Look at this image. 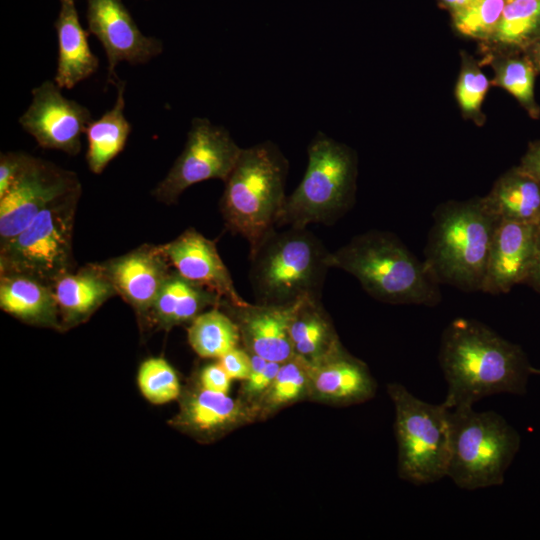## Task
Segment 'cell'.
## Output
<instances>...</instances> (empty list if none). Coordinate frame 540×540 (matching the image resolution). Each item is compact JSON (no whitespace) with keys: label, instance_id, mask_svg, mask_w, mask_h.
I'll return each instance as SVG.
<instances>
[{"label":"cell","instance_id":"obj_1","mask_svg":"<svg viewBox=\"0 0 540 540\" xmlns=\"http://www.w3.org/2000/svg\"><path fill=\"white\" fill-rule=\"evenodd\" d=\"M438 361L447 383L448 409L473 406L496 394L524 395L534 368L518 344L487 325L456 318L444 329Z\"/></svg>","mask_w":540,"mask_h":540},{"label":"cell","instance_id":"obj_2","mask_svg":"<svg viewBox=\"0 0 540 540\" xmlns=\"http://www.w3.org/2000/svg\"><path fill=\"white\" fill-rule=\"evenodd\" d=\"M327 263L354 276L374 299L396 305L436 306L440 284L393 233L370 230L329 252Z\"/></svg>","mask_w":540,"mask_h":540},{"label":"cell","instance_id":"obj_3","mask_svg":"<svg viewBox=\"0 0 540 540\" xmlns=\"http://www.w3.org/2000/svg\"><path fill=\"white\" fill-rule=\"evenodd\" d=\"M432 217L423 260L428 271L440 285L481 292L499 218L483 197L446 201Z\"/></svg>","mask_w":540,"mask_h":540},{"label":"cell","instance_id":"obj_4","mask_svg":"<svg viewBox=\"0 0 540 540\" xmlns=\"http://www.w3.org/2000/svg\"><path fill=\"white\" fill-rule=\"evenodd\" d=\"M289 162L272 141L242 148L224 181L220 211L233 234L246 239L250 251L278 228Z\"/></svg>","mask_w":540,"mask_h":540},{"label":"cell","instance_id":"obj_5","mask_svg":"<svg viewBox=\"0 0 540 540\" xmlns=\"http://www.w3.org/2000/svg\"><path fill=\"white\" fill-rule=\"evenodd\" d=\"M329 251L306 228H279L250 251L249 279L257 303L290 305L320 299Z\"/></svg>","mask_w":540,"mask_h":540},{"label":"cell","instance_id":"obj_6","mask_svg":"<svg viewBox=\"0 0 540 540\" xmlns=\"http://www.w3.org/2000/svg\"><path fill=\"white\" fill-rule=\"evenodd\" d=\"M307 154L305 174L287 196L278 228L333 224L355 202L358 174L355 151L319 131L309 143Z\"/></svg>","mask_w":540,"mask_h":540},{"label":"cell","instance_id":"obj_7","mask_svg":"<svg viewBox=\"0 0 540 540\" xmlns=\"http://www.w3.org/2000/svg\"><path fill=\"white\" fill-rule=\"evenodd\" d=\"M451 444L447 477L464 490L503 484L520 449L518 431L494 411L473 406L450 409Z\"/></svg>","mask_w":540,"mask_h":540},{"label":"cell","instance_id":"obj_8","mask_svg":"<svg viewBox=\"0 0 540 540\" xmlns=\"http://www.w3.org/2000/svg\"><path fill=\"white\" fill-rule=\"evenodd\" d=\"M387 392L394 404L398 475L414 485L447 477L451 444V410L414 396L400 383Z\"/></svg>","mask_w":540,"mask_h":540},{"label":"cell","instance_id":"obj_9","mask_svg":"<svg viewBox=\"0 0 540 540\" xmlns=\"http://www.w3.org/2000/svg\"><path fill=\"white\" fill-rule=\"evenodd\" d=\"M80 195L81 185L59 196L0 245V274H22L52 285L74 270L72 234Z\"/></svg>","mask_w":540,"mask_h":540},{"label":"cell","instance_id":"obj_10","mask_svg":"<svg viewBox=\"0 0 540 540\" xmlns=\"http://www.w3.org/2000/svg\"><path fill=\"white\" fill-rule=\"evenodd\" d=\"M241 150L225 127L205 117H194L183 151L154 188L153 196L160 202L173 204L194 184L211 179L224 182Z\"/></svg>","mask_w":540,"mask_h":540},{"label":"cell","instance_id":"obj_11","mask_svg":"<svg viewBox=\"0 0 540 540\" xmlns=\"http://www.w3.org/2000/svg\"><path fill=\"white\" fill-rule=\"evenodd\" d=\"M79 185L76 173L30 155L20 176L0 197V245L23 231L56 198Z\"/></svg>","mask_w":540,"mask_h":540},{"label":"cell","instance_id":"obj_12","mask_svg":"<svg viewBox=\"0 0 540 540\" xmlns=\"http://www.w3.org/2000/svg\"><path fill=\"white\" fill-rule=\"evenodd\" d=\"M54 80H45L32 89V100L19 117V125L43 149L77 155L81 137L93 120L90 110L66 98Z\"/></svg>","mask_w":540,"mask_h":540},{"label":"cell","instance_id":"obj_13","mask_svg":"<svg viewBox=\"0 0 540 540\" xmlns=\"http://www.w3.org/2000/svg\"><path fill=\"white\" fill-rule=\"evenodd\" d=\"M177 413L168 424L201 443H212L259 420L257 409L229 394L204 389L196 377L183 386Z\"/></svg>","mask_w":540,"mask_h":540},{"label":"cell","instance_id":"obj_14","mask_svg":"<svg viewBox=\"0 0 540 540\" xmlns=\"http://www.w3.org/2000/svg\"><path fill=\"white\" fill-rule=\"evenodd\" d=\"M88 32L101 43L107 58V83L119 79L121 62L148 63L163 52L160 39L143 34L122 0H86Z\"/></svg>","mask_w":540,"mask_h":540},{"label":"cell","instance_id":"obj_15","mask_svg":"<svg viewBox=\"0 0 540 540\" xmlns=\"http://www.w3.org/2000/svg\"><path fill=\"white\" fill-rule=\"evenodd\" d=\"M101 265L116 294L134 309L140 325L148 326L152 306L173 270L160 245H142Z\"/></svg>","mask_w":540,"mask_h":540},{"label":"cell","instance_id":"obj_16","mask_svg":"<svg viewBox=\"0 0 540 540\" xmlns=\"http://www.w3.org/2000/svg\"><path fill=\"white\" fill-rule=\"evenodd\" d=\"M160 248L172 268L185 279L212 291L232 305L248 303L235 289L215 242L198 231L189 228Z\"/></svg>","mask_w":540,"mask_h":540},{"label":"cell","instance_id":"obj_17","mask_svg":"<svg viewBox=\"0 0 540 540\" xmlns=\"http://www.w3.org/2000/svg\"><path fill=\"white\" fill-rule=\"evenodd\" d=\"M300 301L290 305L243 306L224 301L220 308L236 322L241 342L250 354L283 363L295 355L289 329Z\"/></svg>","mask_w":540,"mask_h":540},{"label":"cell","instance_id":"obj_18","mask_svg":"<svg viewBox=\"0 0 540 540\" xmlns=\"http://www.w3.org/2000/svg\"><path fill=\"white\" fill-rule=\"evenodd\" d=\"M537 227L535 224L498 220L481 292L506 294L514 286L524 284L535 255Z\"/></svg>","mask_w":540,"mask_h":540},{"label":"cell","instance_id":"obj_19","mask_svg":"<svg viewBox=\"0 0 540 540\" xmlns=\"http://www.w3.org/2000/svg\"><path fill=\"white\" fill-rule=\"evenodd\" d=\"M376 382L367 365L339 343L311 363L309 396L337 405H351L371 399Z\"/></svg>","mask_w":540,"mask_h":540},{"label":"cell","instance_id":"obj_20","mask_svg":"<svg viewBox=\"0 0 540 540\" xmlns=\"http://www.w3.org/2000/svg\"><path fill=\"white\" fill-rule=\"evenodd\" d=\"M61 331L86 322L115 288L101 264H89L60 276L53 284Z\"/></svg>","mask_w":540,"mask_h":540},{"label":"cell","instance_id":"obj_21","mask_svg":"<svg viewBox=\"0 0 540 540\" xmlns=\"http://www.w3.org/2000/svg\"><path fill=\"white\" fill-rule=\"evenodd\" d=\"M54 27L58 58L53 80L60 88L72 89L96 73L99 59L89 46V32L80 23L75 0H60Z\"/></svg>","mask_w":540,"mask_h":540},{"label":"cell","instance_id":"obj_22","mask_svg":"<svg viewBox=\"0 0 540 540\" xmlns=\"http://www.w3.org/2000/svg\"><path fill=\"white\" fill-rule=\"evenodd\" d=\"M0 307L33 326L61 331L52 285L22 274L0 275Z\"/></svg>","mask_w":540,"mask_h":540},{"label":"cell","instance_id":"obj_23","mask_svg":"<svg viewBox=\"0 0 540 540\" xmlns=\"http://www.w3.org/2000/svg\"><path fill=\"white\" fill-rule=\"evenodd\" d=\"M224 301L217 294L190 282L173 269L152 306L148 327L168 330L190 323L207 308L220 307Z\"/></svg>","mask_w":540,"mask_h":540},{"label":"cell","instance_id":"obj_24","mask_svg":"<svg viewBox=\"0 0 540 540\" xmlns=\"http://www.w3.org/2000/svg\"><path fill=\"white\" fill-rule=\"evenodd\" d=\"M483 199L499 219L540 224V184L519 166L504 172Z\"/></svg>","mask_w":540,"mask_h":540},{"label":"cell","instance_id":"obj_25","mask_svg":"<svg viewBox=\"0 0 540 540\" xmlns=\"http://www.w3.org/2000/svg\"><path fill=\"white\" fill-rule=\"evenodd\" d=\"M117 96L114 105L88 125L86 161L90 171L101 174L107 165L124 149L132 126L125 116L126 83H115Z\"/></svg>","mask_w":540,"mask_h":540},{"label":"cell","instance_id":"obj_26","mask_svg":"<svg viewBox=\"0 0 540 540\" xmlns=\"http://www.w3.org/2000/svg\"><path fill=\"white\" fill-rule=\"evenodd\" d=\"M485 63L493 71L491 84L511 94L533 118L540 117V106L535 98V80L539 73L525 50H485Z\"/></svg>","mask_w":540,"mask_h":540},{"label":"cell","instance_id":"obj_27","mask_svg":"<svg viewBox=\"0 0 540 540\" xmlns=\"http://www.w3.org/2000/svg\"><path fill=\"white\" fill-rule=\"evenodd\" d=\"M289 333L295 355L310 363L319 360L341 343L320 299L300 301Z\"/></svg>","mask_w":540,"mask_h":540},{"label":"cell","instance_id":"obj_28","mask_svg":"<svg viewBox=\"0 0 540 540\" xmlns=\"http://www.w3.org/2000/svg\"><path fill=\"white\" fill-rule=\"evenodd\" d=\"M188 342L201 358L218 360L241 342L236 322L220 307L194 318L187 328Z\"/></svg>","mask_w":540,"mask_h":540},{"label":"cell","instance_id":"obj_29","mask_svg":"<svg viewBox=\"0 0 540 540\" xmlns=\"http://www.w3.org/2000/svg\"><path fill=\"white\" fill-rule=\"evenodd\" d=\"M540 39V0H507L492 39L485 50L520 49Z\"/></svg>","mask_w":540,"mask_h":540},{"label":"cell","instance_id":"obj_30","mask_svg":"<svg viewBox=\"0 0 540 540\" xmlns=\"http://www.w3.org/2000/svg\"><path fill=\"white\" fill-rule=\"evenodd\" d=\"M311 363L294 355L281 363L272 384L257 404L259 420L271 416L310 392Z\"/></svg>","mask_w":540,"mask_h":540},{"label":"cell","instance_id":"obj_31","mask_svg":"<svg viewBox=\"0 0 540 540\" xmlns=\"http://www.w3.org/2000/svg\"><path fill=\"white\" fill-rule=\"evenodd\" d=\"M136 382L141 395L153 405L178 400L183 389L176 370L162 357L145 359L139 365Z\"/></svg>","mask_w":540,"mask_h":540},{"label":"cell","instance_id":"obj_32","mask_svg":"<svg viewBox=\"0 0 540 540\" xmlns=\"http://www.w3.org/2000/svg\"><path fill=\"white\" fill-rule=\"evenodd\" d=\"M491 81L482 71L479 63L465 51L461 52V69L455 86V97L465 118L483 124L485 116L482 104Z\"/></svg>","mask_w":540,"mask_h":540},{"label":"cell","instance_id":"obj_33","mask_svg":"<svg viewBox=\"0 0 540 540\" xmlns=\"http://www.w3.org/2000/svg\"><path fill=\"white\" fill-rule=\"evenodd\" d=\"M507 0H475L452 12L455 30L464 37L488 43L500 22Z\"/></svg>","mask_w":540,"mask_h":540},{"label":"cell","instance_id":"obj_34","mask_svg":"<svg viewBox=\"0 0 540 540\" xmlns=\"http://www.w3.org/2000/svg\"><path fill=\"white\" fill-rule=\"evenodd\" d=\"M280 366L279 362L251 354V371L242 383L239 398L257 409L258 402L272 384Z\"/></svg>","mask_w":540,"mask_h":540},{"label":"cell","instance_id":"obj_35","mask_svg":"<svg viewBox=\"0 0 540 540\" xmlns=\"http://www.w3.org/2000/svg\"><path fill=\"white\" fill-rule=\"evenodd\" d=\"M30 154L22 151L2 152L0 155V197L13 185L24 169Z\"/></svg>","mask_w":540,"mask_h":540},{"label":"cell","instance_id":"obj_36","mask_svg":"<svg viewBox=\"0 0 540 540\" xmlns=\"http://www.w3.org/2000/svg\"><path fill=\"white\" fill-rule=\"evenodd\" d=\"M196 379L204 389L225 394H229L233 381L218 360L205 365Z\"/></svg>","mask_w":540,"mask_h":540},{"label":"cell","instance_id":"obj_37","mask_svg":"<svg viewBox=\"0 0 540 540\" xmlns=\"http://www.w3.org/2000/svg\"><path fill=\"white\" fill-rule=\"evenodd\" d=\"M232 380L244 381L251 371V354L244 348L235 347L218 359Z\"/></svg>","mask_w":540,"mask_h":540},{"label":"cell","instance_id":"obj_38","mask_svg":"<svg viewBox=\"0 0 540 540\" xmlns=\"http://www.w3.org/2000/svg\"><path fill=\"white\" fill-rule=\"evenodd\" d=\"M518 166L540 184V140L528 144Z\"/></svg>","mask_w":540,"mask_h":540},{"label":"cell","instance_id":"obj_39","mask_svg":"<svg viewBox=\"0 0 540 540\" xmlns=\"http://www.w3.org/2000/svg\"><path fill=\"white\" fill-rule=\"evenodd\" d=\"M524 284L540 294V224L537 227L536 247L532 267Z\"/></svg>","mask_w":540,"mask_h":540},{"label":"cell","instance_id":"obj_40","mask_svg":"<svg viewBox=\"0 0 540 540\" xmlns=\"http://www.w3.org/2000/svg\"><path fill=\"white\" fill-rule=\"evenodd\" d=\"M525 52L532 60L537 71L540 73V39L528 46Z\"/></svg>","mask_w":540,"mask_h":540},{"label":"cell","instance_id":"obj_41","mask_svg":"<svg viewBox=\"0 0 540 540\" xmlns=\"http://www.w3.org/2000/svg\"><path fill=\"white\" fill-rule=\"evenodd\" d=\"M447 7H449L452 12L457 11L461 8L466 7L475 0H441Z\"/></svg>","mask_w":540,"mask_h":540},{"label":"cell","instance_id":"obj_42","mask_svg":"<svg viewBox=\"0 0 540 540\" xmlns=\"http://www.w3.org/2000/svg\"><path fill=\"white\" fill-rule=\"evenodd\" d=\"M536 374L540 375V369H537Z\"/></svg>","mask_w":540,"mask_h":540}]
</instances>
